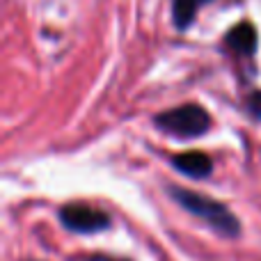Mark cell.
<instances>
[{"label": "cell", "instance_id": "cell-1", "mask_svg": "<svg viewBox=\"0 0 261 261\" xmlns=\"http://www.w3.org/2000/svg\"><path fill=\"white\" fill-rule=\"evenodd\" d=\"M172 197L186 208L193 216L202 218L208 227L218 231V234L227 236V239H234L241 234V225L236 220V216L218 199H211L206 195L193 193V190H184V188H172Z\"/></svg>", "mask_w": 261, "mask_h": 261}, {"label": "cell", "instance_id": "cell-2", "mask_svg": "<svg viewBox=\"0 0 261 261\" xmlns=\"http://www.w3.org/2000/svg\"><path fill=\"white\" fill-rule=\"evenodd\" d=\"M156 124L174 138H197V135H204L208 130L211 117L202 106L186 103L167 110V113H161L156 117Z\"/></svg>", "mask_w": 261, "mask_h": 261}, {"label": "cell", "instance_id": "cell-3", "mask_svg": "<svg viewBox=\"0 0 261 261\" xmlns=\"http://www.w3.org/2000/svg\"><path fill=\"white\" fill-rule=\"evenodd\" d=\"M60 222L76 234H94L110 225L108 213L87 204H67L60 208Z\"/></svg>", "mask_w": 261, "mask_h": 261}, {"label": "cell", "instance_id": "cell-4", "mask_svg": "<svg viewBox=\"0 0 261 261\" xmlns=\"http://www.w3.org/2000/svg\"><path fill=\"white\" fill-rule=\"evenodd\" d=\"M225 39L231 50H236L239 55H245V58L254 55V50H257V30H254V25L248 21L231 28Z\"/></svg>", "mask_w": 261, "mask_h": 261}, {"label": "cell", "instance_id": "cell-5", "mask_svg": "<svg viewBox=\"0 0 261 261\" xmlns=\"http://www.w3.org/2000/svg\"><path fill=\"white\" fill-rule=\"evenodd\" d=\"M174 167L179 172H184L186 176H193V179H202L211 172L213 163L206 153L202 151H186V153H179V156L172 158Z\"/></svg>", "mask_w": 261, "mask_h": 261}, {"label": "cell", "instance_id": "cell-6", "mask_svg": "<svg viewBox=\"0 0 261 261\" xmlns=\"http://www.w3.org/2000/svg\"><path fill=\"white\" fill-rule=\"evenodd\" d=\"M206 0H174V23L179 28L190 25V21L195 18L199 5H204Z\"/></svg>", "mask_w": 261, "mask_h": 261}, {"label": "cell", "instance_id": "cell-7", "mask_svg": "<svg viewBox=\"0 0 261 261\" xmlns=\"http://www.w3.org/2000/svg\"><path fill=\"white\" fill-rule=\"evenodd\" d=\"M248 108H250V113H252L254 117L261 119V92H254V94L250 96V101H248Z\"/></svg>", "mask_w": 261, "mask_h": 261}]
</instances>
